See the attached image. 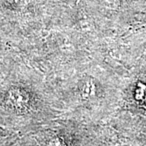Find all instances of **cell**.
<instances>
[{
  "instance_id": "6da1fadb",
  "label": "cell",
  "mask_w": 146,
  "mask_h": 146,
  "mask_svg": "<svg viewBox=\"0 0 146 146\" xmlns=\"http://www.w3.org/2000/svg\"><path fill=\"white\" fill-rule=\"evenodd\" d=\"M11 101L15 105H22L25 102H27L26 97L24 93L20 90H13L10 94Z\"/></svg>"
},
{
  "instance_id": "7a4b0ae2",
  "label": "cell",
  "mask_w": 146,
  "mask_h": 146,
  "mask_svg": "<svg viewBox=\"0 0 146 146\" xmlns=\"http://www.w3.org/2000/svg\"><path fill=\"white\" fill-rule=\"evenodd\" d=\"M11 5L17 7H23L28 5L30 0H7Z\"/></svg>"
}]
</instances>
